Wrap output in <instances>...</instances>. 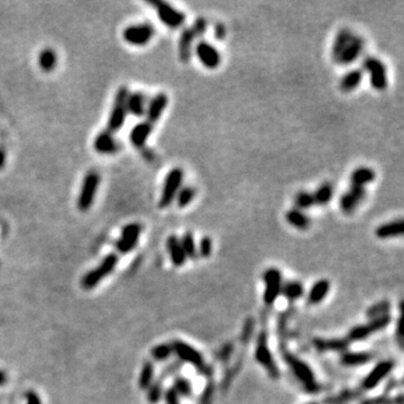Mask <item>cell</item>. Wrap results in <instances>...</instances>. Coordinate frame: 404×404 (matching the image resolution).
Returning a JSON list of instances; mask_svg holds the SVG:
<instances>
[{
  "label": "cell",
  "instance_id": "6da1fadb",
  "mask_svg": "<svg viewBox=\"0 0 404 404\" xmlns=\"http://www.w3.org/2000/svg\"><path fill=\"white\" fill-rule=\"evenodd\" d=\"M283 358H284L285 363L290 366L292 369L295 377L298 378L300 383L305 387V390L309 393H315L320 390V386L318 382L315 380V376L310 366L305 361L300 359L299 357L294 356L293 354L289 353L287 351L282 352Z\"/></svg>",
  "mask_w": 404,
  "mask_h": 404
},
{
  "label": "cell",
  "instance_id": "7a4b0ae2",
  "mask_svg": "<svg viewBox=\"0 0 404 404\" xmlns=\"http://www.w3.org/2000/svg\"><path fill=\"white\" fill-rule=\"evenodd\" d=\"M129 95V90L127 87H120L115 94L114 103H112L109 118H108L107 129L114 133L119 132L124 127L128 116L127 111V99Z\"/></svg>",
  "mask_w": 404,
  "mask_h": 404
},
{
  "label": "cell",
  "instance_id": "3957f363",
  "mask_svg": "<svg viewBox=\"0 0 404 404\" xmlns=\"http://www.w3.org/2000/svg\"><path fill=\"white\" fill-rule=\"evenodd\" d=\"M183 180H184V172L181 168H173L169 171L164 179L160 201H158V207L161 209H165L176 201L177 194L182 187Z\"/></svg>",
  "mask_w": 404,
  "mask_h": 404
},
{
  "label": "cell",
  "instance_id": "277c9868",
  "mask_svg": "<svg viewBox=\"0 0 404 404\" xmlns=\"http://www.w3.org/2000/svg\"><path fill=\"white\" fill-rule=\"evenodd\" d=\"M100 186V176L95 171H90L86 174L83 178L82 184L80 187V192H79L77 199V207L78 209L86 212L90 210L92 207L95 195H97L98 189Z\"/></svg>",
  "mask_w": 404,
  "mask_h": 404
},
{
  "label": "cell",
  "instance_id": "5b68a950",
  "mask_svg": "<svg viewBox=\"0 0 404 404\" xmlns=\"http://www.w3.org/2000/svg\"><path fill=\"white\" fill-rule=\"evenodd\" d=\"M118 261L119 257L117 254L111 253L109 255H107L102 260L101 264L93 269L92 270H90V272H88L85 276H83L81 281V285L83 289L86 290L93 289V287L99 284L103 278L111 274L112 270L115 269L116 266H117Z\"/></svg>",
  "mask_w": 404,
  "mask_h": 404
},
{
  "label": "cell",
  "instance_id": "8992f818",
  "mask_svg": "<svg viewBox=\"0 0 404 404\" xmlns=\"http://www.w3.org/2000/svg\"><path fill=\"white\" fill-rule=\"evenodd\" d=\"M147 3L155 8L158 19L168 28L177 30L184 24L185 15L181 10H178L177 8L171 6L170 3L162 1V0H152V1H147Z\"/></svg>",
  "mask_w": 404,
  "mask_h": 404
},
{
  "label": "cell",
  "instance_id": "52a82bcc",
  "mask_svg": "<svg viewBox=\"0 0 404 404\" xmlns=\"http://www.w3.org/2000/svg\"><path fill=\"white\" fill-rule=\"evenodd\" d=\"M363 69L369 74L370 86L376 91L387 88V69L383 62L375 56H367L363 61Z\"/></svg>",
  "mask_w": 404,
  "mask_h": 404
},
{
  "label": "cell",
  "instance_id": "ba28073f",
  "mask_svg": "<svg viewBox=\"0 0 404 404\" xmlns=\"http://www.w3.org/2000/svg\"><path fill=\"white\" fill-rule=\"evenodd\" d=\"M155 35V27L149 23L131 25L123 31V39L132 46H145Z\"/></svg>",
  "mask_w": 404,
  "mask_h": 404
},
{
  "label": "cell",
  "instance_id": "9c48e42d",
  "mask_svg": "<svg viewBox=\"0 0 404 404\" xmlns=\"http://www.w3.org/2000/svg\"><path fill=\"white\" fill-rule=\"evenodd\" d=\"M255 358L263 367L268 370L269 376L277 380L280 378V370L274 361V358L268 347V335L265 331H262L257 339V346L255 351Z\"/></svg>",
  "mask_w": 404,
  "mask_h": 404
},
{
  "label": "cell",
  "instance_id": "30bf717a",
  "mask_svg": "<svg viewBox=\"0 0 404 404\" xmlns=\"http://www.w3.org/2000/svg\"><path fill=\"white\" fill-rule=\"evenodd\" d=\"M143 227L138 223H132L123 228L122 234L116 243V248L120 254H128L135 249L138 244Z\"/></svg>",
  "mask_w": 404,
  "mask_h": 404
},
{
  "label": "cell",
  "instance_id": "8fae6325",
  "mask_svg": "<svg viewBox=\"0 0 404 404\" xmlns=\"http://www.w3.org/2000/svg\"><path fill=\"white\" fill-rule=\"evenodd\" d=\"M195 55L205 68L215 70L222 63V55L214 45L207 41H199L194 46Z\"/></svg>",
  "mask_w": 404,
  "mask_h": 404
},
{
  "label": "cell",
  "instance_id": "7c38bea8",
  "mask_svg": "<svg viewBox=\"0 0 404 404\" xmlns=\"http://www.w3.org/2000/svg\"><path fill=\"white\" fill-rule=\"evenodd\" d=\"M265 291H264V302L268 306L273 305L281 293L282 289V274L275 268H270L264 273Z\"/></svg>",
  "mask_w": 404,
  "mask_h": 404
},
{
  "label": "cell",
  "instance_id": "4fadbf2b",
  "mask_svg": "<svg viewBox=\"0 0 404 404\" xmlns=\"http://www.w3.org/2000/svg\"><path fill=\"white\" fill-rule=\"evenodd\" d=\"M367 192L365 187L354 186L349 187L348 191L340 195L339 198V208L345 215H352L355 212L358 207L364 201Z\"/></svg>",
  "mask_w": 404,
  "mask_h": 404
},
{
  "label": "cell",
  "instance_id": "5bb4252c",
  "mask_svg": "<svg viewBox=\"0 0 404 404\" xmlns=\"http://www.w3.org/2000/svg\"><path fill=\"white\" fill-rule=\"evenodd\" d=\"M394 368V361L391 359L382 360L370 370V373L364 378L361 383V389L370 391L376 387Z\"/></svg>",
  "mask_w": 404,
  "mask_h": 404
},
{
  "label": "cell",
  "instance_id": "9a60e30c",
  "mask_svg": "<svg viewBox=\"0 0 404 404\" xmlns=\"http://www.w3.org/2000/svg\"><path fill=\"white\" fill-rule=\"evenodd\" d=\"M94 151L101 155H115L120 149V143L111 132L105 129L98 133L93 139Z\"/></svg>",
  "mask_w": 404,
  "mask_h": 404
},
{
  "label": "cell",
  "instance_id": "2e32d148",
  "mask_svg": "<svg viewBox=\"0 0 404 404\" xmlns=\"http://www.w3.org/2000/svg\"><path fill=\"white\" fill-rule=\"evenodd\" d=\"M171 346H172L173 353H176L177 356L180 358L182 361H185V363L193 365L197 368L201 367L202 365H205L203 364L202 355L197 351V349L193 348L192 346L183 343L181 340L172 341Z\"/></svg>",
  "mask_w": 404,
  "mask_h": 404
},
{
  "label": "cell",
  "instance_id": "e0dca14e",
  "mask_svg": "<svg viewBox=\"0 0 404 404\" xmlns=\"http://www.w3.org/2000/svg\"><path fill=\"white\" fill-rule=\"evenodd\" d=\"M365 47V40L360 35H354L352 41L346 46L344 52L341 53L339 60L337 63L344 66L351 65L355 62L361 54H363Z\"/></svg>",
  "mask_w": 404,
  "mask_h": 404
},
{
  "label": "cell",
  "instance_id": "ac0fdd59",
  "mask_svg": "<svg viewBox=\"0 0 404 404\" xmlns=\"http://www.w3.org/2000/svg\"><path fill=\"white\" fill-rule=\"evenodd\" d=\"M169 103V97L168 94L164 92H160L154 95V97L149 100V102H147V108H146V114H145V117H146V122L151 123L154 125L157 123L158 120L161 119L162 115L164 114V111L168 107Z\"/></svg>",
  "mask_w": 404,
  "mask_h": 404
},
{
  "label": "cell",
  "instance_id": "d6986e66",
  "mask_svg": "<svg viewBox=\"0 0 404 404\" xmlns=\"http://www.w3.org/2000/svg\"><path fill=\"white\" fill-rule=\"evenodd\" d=\"M154 125L148 122H140L136 124L129 133V140L135 148L141 149L145 147L147 140L153 132Z\"/></svg>",
  "mask_w": 404,
  "mask_h": 404
},
{
  "label": "cell",
  "instance_id": "ffe728a7",
  "mask_svg": "<svg viewBox=\"0 0 404 404\" xmlns=\"http://www.w3.org/2000/svg\"><path fill=\"white\" fill-rule=\"evenodd\" d=\"M195 36L193 34L191 27H186L181 32L180 39H179V59H180L183 63H186L191 60L193 53V44H194Z\"/></svg>",
  "mask_w": 404,
  "mask_h": 404
},
{
  "label": "cell",
  "instance_id": "44dd1931",
  "mask_svg": "<svg viewBox=\"0 0 404 404\" xmlns=\"http://www.w3.org/2000/svg\"><path fill=\"white\" fill-rule=\"evenodd\" d=\"M147 97L140 91L129 92L127 99V111L135 117L141 118L146 114Z\"/></svg>",
  "mask_w": 404,
  "mask_h": 404
},
{
  "label": "cell",
  "instance_id": "7402d4cb",
  "mask_svg": "<svg viewBox=\"0 0 404 404\" xmlns=\"http://www.w3.org/2000/svg\"><path fill=\"white\" fill-rule=\"evenodd\" d=\"M166 248H168L171 262H172L174 266H178L179 268V266L184 265L186 262V256L181 246L180 238L177 235L169 236L168 240H166Z\"/></svg>",
  "mask_w": 404,
  "mask_h": 404
},
{
  "label": "cell",
  "instance_id": "603a6c76",
  "mask_svg": "<svg viewBox=\"0 0 404 404\" xmlns=\"http://www.w3.org/2000/svg\"><path fill=\"white\" fill-rule=\"evenodd\" d=\"M403 235V220L397 219L393 222L382 224L375 229V236L380 239H389Z\"/></svg>",
  "mask_w": 404,
  "mask_h": 404
},
{
  "label": "cell",
  "instance_id": "cb8c5ba5",
  "mask_svg": "<svg viewBox=\"0 0 404 404\" xmlns=\"http://www.w3.org/2000/svg\"><path fill=\"white\" fill-rule=\"evenodd\" d=\"M351 345V341L345 339H321L314 340V346L319 352H346Z\"/></svg>",
  "mask_w": 404,
  "mask_h": 404
},
{
  "label": "cell",
  "instance_id": "d4e9b609",
  "mask_svg": "<svg viewBox=\"0 0 404 404\" xmlns=\"http://www.w3.org/2000/svg\"><path fill=\"white\" fill-rule=\"evenodd\" d=\"M353 36H354V33L349 30V28H346V27L341 28V30H339V32L337 33L334 44H332V47H331V57L335 62H338L341 53L344 52L346 46H347V45L349 44V42L352 41Z\"/></svg>",
  "mask_w": 404,
  "mask_h": 404
},
{
  "label": "cell",
  "instance_id": "484cf974",
  "mask_svg": "<svg viewBox=\"0 0 404 404\" xmlns=\"http://www.w3.org/2000/svg\"><path fill=\"white\" fill-rule=\"evenodd\" d=\"M285 220L290 226L299 230H307L311 226V219L305 211H301L297 208L287 210L285 212Z\"/></svg>",
  "mask_w": 404,
  "mask_h": 404
},
{
  "label": "cell",
  "instance_id": "4316f807",
  "mask_svg": "<svg viewBox=\"0 0 404 404\" xmlns=\"http://www.w3.org/2000/svg\"><path fill=\"white\" fill-rule=\"evenodd\" d=\"M376 178V173L372 168L368 166H359L353 171L349 180H351L352 185L365 187L369 183L374 182Z\"/></svg>",
  "mask_w": 404,
  "mask_h": 404
},
{
  "label": "cell",
  "instance_id": "83f0119b",
  "mask_svg": "<svg viewBox=\"0 0 404 404\" xmlns=\"http://www.w3.org/2000/svg\"><path fill=\"white\" fill-rule=\"evenodd\" d=\"M364 78V72L360 69H353L344 74V77L340 79L339 89L343 92H352L357 87L360 86Z\"/></svg>",
  "mask_w": 404,
  "mask_h": 404
},
{
  "label": "cell",
  "instance_id": "f1b7e54d",
  "mask_svg": "<svg viewBox=\"0 0 404 404\" xmlns=\"http://www.w3.org/2000/svg\"><path fill=\"white\" fill-rule=\"evenodd\" d=\"M312 195H314L315 206H326L334 198L335 187L330 182H323L316 187Z\"/></svg>",
  "mask_w": 404,
  "mask_h": 404
},
{
  "label": "cell",
  "instance_id": "f546056e",
  "mask_svg": "<svg viewBox=\"0 0 404 404\" xmlns=\"http://www.w3.org/2000/svg\"><path fill=\"white\" fill-rule=\"evenodd\" d=\"M37 61H39V66L42 71L46 73L52 72L53 70H55L57 65V54L55 49L51 47L43 48L40 52Z\"/></svg>",
  "mask_w": 404,
  "mask_h": 404
},
{
  "label": "cell",
  "instance_id": "4dcf8cb0",
  "mask_svg": "<svg viewBox=\"0 0 404 404\" xmlns=\"http://www.w3.org/2000/svg\"><path fill=\"white\" fill-rule=\"evenodd\" d=\"M373 356L368 353H353V352H345L341 356V364L345 366H359L369 363L372 360Z\"/></svg>",
  "mask_w": 404,
  "mask_h": 404
},
{
  "label": "cell",
  "instance_id": "1f68e13d",
  "mask_svg": "<svg viewBox=\"0 0 404 404\" xmlns=\"http://www.w3.org/2000/svg\"><path fill=\"white\" fill-rule=\"evenodd\" d=\"M330 289V283L328 280H320L314 283L309 293V302L311 305H318L327 297Z\"/></svg>",
  "mask_w": 404,
  "mask_h": 404
},
{
  "label": "cell",
  "instance_id": "d6a6232c",
  "mask_svg": "<svg viewBox=\"0 0 404 404\" xmlns=\"http://www.w3.org/2000/svg\"><path fill=\"white\" fill-rule=\"evenodd\" d=\"M154 374H155L154 364L149 360L145 361L143 367H141L138 380V385L140 387V390H147L148 387L152 385V383L154 382Z\"/></svg>",
  "mask_w": 404,
  "mask_h": 404
},
{
  "label": "cell",
  "instance_id": "836d02e7",
  "mask_svg": "<svg viewBox=\"0 0 404 404\" xmlns=\"http://www.w3.org/2000/svg\"><path fill=\"white\" fill-rule=\"evenodd\" d=\"M281 292L283 295L290 301H295V300L300 299L303 295V285L298 281H291L285 283L284 285H282Z\"/></svg>",
  "mask_w": 404,
  "mask_h": 404
},
{
  "label": "cell",
  "instance_id": "e575fe53",
  "mask_svg": "<svg viewBox=\"0 0 404 404\" xmlns=\"http://www.w3.org/2000/svg\"><path fill=\"white\" fill-rule=\"evenodd\" d=\"M293 202L295 206L294 208H297V209L301 210V211L309 210L312 207L315 206L314 195H312V193L309 192V191H305V190H301V191H299V192L295 193Z\"/></svg>",
  "mask_w": 404,
  "mask_h": 404
},
{
  "label": "cell",
  "instance_id": "d590c367",
  "mask_svg": "<svg viewBox=\"0 0 404 404\" xmlns=\"http://www.w3.org/2000/svg\"><path fill=\"white\" fill-rule=\"evenodd\" d=\"M181 246L183 248L186 258H191V260H195L198 257V249L197 245H195V240L193 234L191 231H186L184 235L182 236L180 239Z\"/></svg>",
  "mask_w": 404,
  "mask_h": 404
},
{
  "label": "cell",
  "instance_id": "8d00e7d4",
  "mask_svg": "<svg viewBox=\"0 0 404 404\" xmlns=\"http://www.w3.org/2000/svg\"><path fill=\"white\" fill-rule=\"evenodd\" d=\"M195 194H197V191H195V187L191 185H185L182 186L180 191H179L176 198V202L179 208H185L190 205L191 202L193 201L195 198Z\"/></svg>",
  "mask_w": 404,
  "mask_h": 404
},
{
  "label": "cell",
  "instance_id": "74e56055",
  "mask_svg": "<svg viewBox=\"0 0 404 404\" xmlns=\"http://www.w3.org/2000/svg\"><path fill=\"white\" fill-rule=\"evenodd\" d=\"M173 389L176 390V392L179 394V397H191L192 394V385L191 383L186 380V378L179 376L176 377V380L173 382Z\"/></svg>",
  "mask_w": 404,
  "mask_h": 404
},
{
  "label": "cell",
  "instance_id": "f35d334b",
  "mask_svg": "<svg viewBox=\"0 0 404 404\" xmlns=\"http://www.w3.org/2000/svg\"><path fill=\"white\" fill-rule=\"evenodd\" d=\"M152 357L157 361H163L169 359L170 356L173 354V349L171 344H161L155 346L152 349Z\"/></svg>",
  "mask_w": 404,
  "mask_h": 404
},
{
  "label": "cell",
  "instance_id": "ab89813d",
  "mask_svg": "<svg viewBox=\"0 0 404 404\" xmlns=\"http://www.w3.org/2000/svg\"><path fill=\"white\" fill-rule=\"evenodd\" d=\"M391 310V303L389 301H381L369 308L366 311V315L369 319L377 318V316H382L385 314H389V311Z\"/></svg>",
  "mask_w": 404,
  "mask_h": 404
},
{
  "label": "cell",
  "instance_id": "60d3db41",
  "mask_svg": "<svg viewBox=\"0 0 404 404\" xmlns=\"http://www.w3.org/2000/svg\"><path fill=\"white\" fill-rule=\"evenodd\" d=\"M360 392L358 391H345V392L340 393L338 395H336L334 398H329L327 399L324 403L326 404H345L349 401H353V400L357 399L359 397Z\"/></svg>",
  "mask_w": 404,
  "mask_h": 404
},
{
  "label": "cell",
  "instance_id": "b9f144b4",
  "mask_svg": "<svg viewBox=\"0 0 404 404\" xmlns=\"http://www.w3.org/2000/svg\"><path fill=\"white\" fill-rule=\"evenodd\" d=\"M391 320H392L391 315L390 314H385V315H382V316H377V318L370 319V321L368 323H366V324H367L370 334H374V332L385 329L391 323Z\"/></svg>",
  "mask_w": 404,
  "mask_h": 404
},
{
  "label": "cell",
  "instance_id": "7bdbcfd3",
  "mask_svg": "<svg viewBox=\"0 0 404 404\" xmlns=\"http://www.w3.org/2000/svg\"><path fill=\"white\" fill-rule=\"evenodd\" d=\"M370 335L372 334H370L367 324H360V326L354 327L352 330L349 331L347 339L351 341V343L352 341H359L366 339Z\"/></svg>",
  "mask_w": 404,
  "mask_h": 404
},
{
  "label": "cell",
  "instance_id": "ee69618b",
  "mask_svg": "<svg viewBox=\"0 0 404 404\" xmlns=\"http://www.w3.org/2000/svg\"><path fill=\"white\" fill-rule=\"evenodd\" d=\"M148 393H147V399L148 401L155 404L160 401L162 398V393H163V381L157 380L155 382L152 383V385L148 387Z\"/></svg>",
  "mask_w": 404,
  "mask_h": 404
},
{
  "label": "cell",
  "instance_id": "f6af8a7d",
  "mask_svg": "<svg viewBox=\"0 0 404 404\" xmlns=\"http://www.w3.org/2000/svg\"><path fill=\"white\" fill-rule=\"evenodd\" d=\"M212 253V240L210 237L205 236L200 239L199 243V252L198 254L203 258H207L211 255Z\"/></svg>",
  "mask_w": 404,
  "mask_h": 404
},
{
  "label": "cell",
  "instance_id": "bcb514c9",
  "mask_svg": "<svg viewBox=\"0 0 404 404\" xmlns=\"http://www.w3.org/2000/svg\"><path fill=\"white\" fill-rule=\"evenodd\" d=\"M207 28H208L207 19L205 17H198L194 20L191 30H192L195 39H197V37H202L203 35H205V33L207 32Z\"/></svg>",
  "mask_w": 404,
  "mask_h": 404
},
{
  "label": "cell",
  "instance_id": "7dc6e473",
  "mask_svg": "<svg viewBox=\"0 0 404 404\" xmlns=\"http://www.w3.org/2000/svg\"><path fill=\"white\" fill-rule=\"evenodd\" d=\"M254 328H255V321L253 318H248L243 327V331H241V343L247 344L249 339L252 338Z\"/></svg>",
  "mask_w": 404,
  "mask_h": 404
},
{
  "label": "cell",
  "instance_id": "c3c4849f",
  "mask_svg": "<svg viewBox=\"0 0 404 404\" xmlns=\"http://www.w3.org/2000/svg\"><path fill=\"white\" fill-rule=\"evenodd\" d=\"M165 402L166 404H180V397L176 392L173 387L166 390L165 392Z\"/></svg>",
  "mask_w": 404,
  "mask_h": 404
},
{
  "label": "cell",
  "instance_id": "681fc988",
  "mask_svg": "<svg viewBox=\"0 0 404 404\" xmlns=\"http://www.w3.org/2000/svg\"><path fill=\"white\" fill-rule=\"evenodd\" d=\"M232 351H234V346H232V344L228 343V344L224 345V347L222 348V351H220V353H219L220 360H222V361H227V360L229 359V358H230L231 354H232Z\"/></svg>",
  "mask_w": 404,
  "mask_h": 404
},
{
  "label": "cell",
  "instance_id": "f907efd6",
  "mask_svg": "<svg viewBox=\"0 0 404 404\" xmlns=\"http://www.w3.org/2000/svg\"><path fill=\"white\" fill-rule=\"evenodd\" d=\"M214 34L215 37L217 39L218 41H223L224 40V37L227 35V30H226V26L223 23H217L215 24L214 26Z\"/></svg>",
  "mask_w": 404,
  "mask_h": 404
},
{
  "label": "cell",
  "instance_id": "816d5d0a",
  "mask_svg": "<svg viewBox=\"0 0 404 404\" xmlns=\"http://www.w3.org/2000/svg\"><path fill=\"white\" fill-rule=\"evenodd\" d=\"M214 392H215L214 384H212V383H209L208 386L206 387V390H205V392H203L202 397H201V404H210L212 395H214Z\"/></svg>",
  "mask_w": 404,
  "mask_h": 404
},
{
  "label": "cell",
  "instance_id": "f5cc1de1",
  "mask_svg": "<svg viewBox=\"0 0 404 404\" xmlns=\"http://www.w3.org/2000/svg\"><path fill=\"white\" fill-rule=\"evenodd\" d=\"M25 399H26V404H42L39 394L34 391H27L25 393Z\"/></svg>",
  "mask_w": 404,
  "mask_h": 404
},
{
  "label": "cell",
  "instance_id": "db71d44e",
  "mask_svg": "<svg viewBox=\"0 0 404 404\" xmlns=\"http://www.w3.org/2000/svg\"><path fill=\"white\" fill-rule=\"evenodd\" d=\"M397 338H398V343H399V345H400V347L402 348V344H403V322H402V315L400 316V319L398 320Z\"/></svg>",
  "mask_w": 404,
  "mask_h": 404
},
{
  "label": "cell",
  "instance_id": "11a10c76",
  "mask_svg": "<svg viewBox=\"0 0 404 404\" xmlns=\"http://www.w3.org/2000/svg\"><path fill=\"white\" fill-rule=\"evenodd\" d=\"M6 160H7L6 153H5V151H3V149H2L1 147H0V170H2L3 168H5Z\"/></svg>",
  "mask_w": 404,
  "mask_h": 404
},
{
  "label": "cell",
  "instance_id": "9f6ffc18",
  "mask_svg": "<svg viewBox=\"0 0 404 404\" xmlns=\"http://www.w3.org/2000/svg\"><path fill=\"white\" fill-rule=\"evenodd\" d=\"M7 382V374L3 370H0V386Z\"/></svg>",
  "mask_w": 404,
  "mask_h": 404
},
{
  "label": "cell",
  "instance_id": "6f0895ef",
  "mask_svg": "<svg viewBox=\"0 0 404 404\" xmlns=\"http://www.w3.org/2000/svg\"><path fill=\"white\" fill-rule=\"evenodd\" d=\"M394 402H395V404H403V395L399 394L398 399H395Z\"/></svg>",
  "mask_w": 404,
  "mask_h": 404
},
{
  "label": "cell",
  "instance_id": "680465c9",
  "mask_svg": "<svg viewBox=\"0 0 404 404\" xmlns=\"http://www.w3.org/2000/svg\"><path fill=\"white\" fill-rule=\"evenodd\" d=\"M309 404H318V403H309Z\"/></svg>",
  "mask_w": 404,
  "mask_h": 404
}]
</instances>
